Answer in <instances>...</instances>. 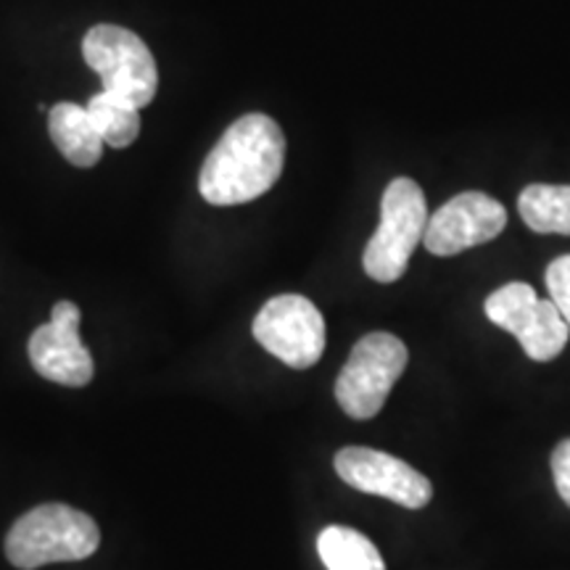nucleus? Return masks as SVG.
I'll list each match as a JSON object with an SVG mask.
<instances>
[{
	"label": "nucleus",
	"instance_id": "39448f33",
	"mask_svg": "<svg viewBox=\"0 0 570 570\" xmlns=\"http://www.w3.org/2000/svg\"><path fill=\"white\" fill-rule=\"evenodd\" d=\"M88 67L101 77L104 90L130 98L140 109L156 98L159 69L151 48L138 35L119 24H96L82 40Z\"/></svg>",
	"mask_w": 570,
	"mask_h": 570
},
{
	"label": "nucleus",
	"instance_id": "6e6552de",
	"mask_svg": "<svg viewBox=\"0 0 570 570\" xmlns=\"http://www.w3.org/2000/svg\"><path fill=\"white\" fill-rule=\"evenodd\" d=\"M80 306L75 302H59L53 306L51 320L30 336L27 344L30 362L46 381L82 389L96 375L90 348L80 338Z\"/></svg>",
	"mask_w": 570,
	"mask_h": 570
},
{
	"label": "nucleus",
	"instance_id": "9b49d317",
	"mask_svg": "<svg viewBox=\"0 0 570 570\" xmlns=\"http://www.w3.org/2000/svg\"><path fill=\"white\" fill-rule=\"evenodd\" d=\"M48 135L53 146L69 164L80 169H90L101 161L104 138L92 125L90 114L85 106L61 101L48 109Z\"/></svg>",
	"mask_w": 570,
	"mask_h": 570
},
{
	"label": "nucleus",
	"instance_id": "f257e3e1",
	"mask_svg": "<svg viewBox=\"0 0 570 570\" xmlns=\"http://www.w3.org/2000/svg\"><path fill=\"white\" fill-rule=\"evenodd\" d=\"M285 164V135L267 114H246L206 156L198 190L212 206H238L265 196Z\"/></svg>",
	"mask_w": 570,
	"mask_h": 570
},
{
	"label": "nucleus",
	"instance_id": "1a4fd4ad",
	"mask_svg": "<svg viewBox=\"0 0 570 570\" xmlns=\"http://www.w3.org/2000/svg\"><path fill=\"white\" fill-rule=\"evenodd\" d=\"M333 465L341 481L352 489L391 499L407 510L425 508L433 499L431 481L394 454L370 446H346L336 454Z\"/></svg>",
	"mask_w": 570,
	"mask_h": 570
},
{
	"label": "nucleus",
	"instance_id": "9d476101",
	"mask_svg": "<svg viewBox=\"0 0 570 570\" xmlns=\"http://www.w3.org/2000/svg\"><path fill=\"white\" fill-rule=\"evenodd\" d=\"M508 225L504 206L481 190H465L431 214L423 244L436 256H454L489 244Z\"/></svg>",
	"mask_w": 570,
	"mask_h": 570
},
{
	"label": "nucleus",
	"instance_id": "0eeeda50",
	"mask_svg": "<svg viewBox=\"0 0 570 570\" xmlns=\"http://www.w3.org/2000/svg\"><path fill=\"white\" fill-rule=\"evenodd\" d=\"M254 338L294 370H309L325 352V320L306 296L283 294L262 306L252 325Z\"/></svg>",
	"mask_w": 570,
	"mask_h": 570
},
{
	"label": "nucleus",
	"instance_id": "ddd939ff",
	"mask_svg": "<svg viewBox=\"0 0 570 570\" xmlns=\"http://www.w3.org/2000/svg\"><path fill=\"white\" fill-rule=\"evenodd\" d=\"M85 109H88L92 125H96V130L106 146L127 148L138 140L140 106L132 104L130 98L119 96V92L101 90L96 96H90Z\"/></svg>",
	"mask_w": 570,
	"mask_h": 570
},
{
	"label": "nucleus",
	"instance_id": "20e7f679",
	"mask_svg": "<svg viewBox=\"0 0 570 570\" xmlns=\"http://www.w3.org/2000/svg\"><path fill=\"white\" fill-rule=\"evenodd\" d=\"M410 352L391 333H367L348 354L336 381V402L348 417L370 420L383 410L391 389L407 367Z\"/></svg>",
	"mask_w": 570,
	"mask_h": 570
},
{
	"label": "nucleus",
	"instance_id": "423d86ee",
	"mask_svg": "<svg viewBox=\"0 0 570 570\" xmlns=\"http://www.w3.org/2000/svg\"><path fill=\"white\" fill-rule=\"evenodd\" d=\"M487 317L512 333L533 362H552L568 346L570 325L552 298H539L529 283H508L483 304Z\"/></svg>",
	"mask_w": 570,
	"mask_h": 570
},
{
	"label": "nucleus",
	"instance_id": "2eb2a0df",
	"mask_svg": "<svg viewBox=\"0 0 570 570\" xmlns=\"http://www.w3.org/2000/svg\"><path fill=\"white\" fill-rule=\"evenodd\" d=\"M547 291H550L552 304L558 306L560 315L570 325V254L558 256L550 267H547Z\"/></svg>",
	"mask_w": 570,
	"mask_h": 570
},
{
	"label": "nucleus",
	"instance_id": "f8f14e48",
	"mask_svg": "<svg viewBox=\"0 0 570 570\" xmlns=\"http://www.w3.org/2000/svg\"><path fill=\"white\" fill-rule=\"evenodd\" d=\"M320 560L327 570H386L377 547L348 525H327L317 537Z\"/></svg>",
	"mask_w": 570,
	"mask_h": 570
},
{
	"label": "nucleus",
	"instance_id": "7ed1b4c3",
	"mask_svg": "<svg viewBox=\"0 0 570 570\" xmlns=\"http://www.w3.org/2000/svg\"><path fill=\"white\" fill-rule=\"evenodd\" d=\"M428 214L423 188L410 177H396L389 183L381 202V225L367 240L362 265L377 283H396L407 273L410 256L425 238Z\"/></svg>",
	"mask_w": 570,
	"mask_h": 570
},
{
	"label": "nucleus",
	"instance_id": "4468645a",
	"mask_svg": "<svg viewBox=\"0 0 570 570\" xmlns=\"http://www.w3.org/2000/svg\"><path fill=\"white\" fill-rule=\"evenodd\" d=\"M518 212L533 233L570 235V185H529L518 198Z\"/></svg>",
	"mask_w": 570,
	"mask_h": 570
},
{
	"label": "nucleus",
	"instance_id": "dca6fc26",
	"mask_svg": "<svg viewBox=\"0 0 570 570\" xmlns=\"http://www.w3.org/2000/svg\"><path fill=\"white\" fill-rule=\"evenodd\" d=\"M552 475H554V487H558V494L570 508V439L560 441L558 449L552 452Z\"/></svg>",
	"mask_w": 570,
	"mask_h": 570
},
{
	"label": "nucleus",
	"instance_id": "f03ea898",
	"mask_svg": "<svg viewBox=\"0 0 570 570\" xmlns=\"http://www.w3.org/2000/svg\"><path fill=\"white\" fill-rule=\"evenodd\" d=\"M101 544V531L88 512L69 504H40L21 515L6 537V558L19 570H38L51 562L90 558Z\"/></svg>",
	"mask_w": 570,
	"mask_h": 570
}]
</instances>
